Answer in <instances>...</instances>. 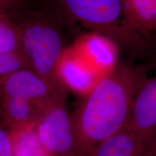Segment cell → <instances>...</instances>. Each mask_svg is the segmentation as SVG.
Wrapping results in <instances>:
<instances>
[{
  "mask_svg": "<svg viewBox=\"0 0 156 156\" xmlns=\"http://www.w3.org/2000/svg\"><path fill=\"white\" fill-rule=\"evenodd\" d=\"M144 82L137 70L118 67L83 96L71 114L74 156H88L99 143L125 127L134 97Z\"/></svg>",
  "mask_w": 156,
  "mask_h": 156,
  "instance_id": "obj_1",
  "label": "cell"
},
{
  "mask_svg": "<svg viewBox=\"0 0 156 156\" xmlns=\"http://www.w3.org/2000/svg\"><path fill=\"white\" fill-rule=\"evenodd\" d=\"M20 34V53L27 67L56 90L67 93L58 75V67L67 47L61 21L46 10L27 6L12 12Z\"/></svg>",
  "mask_w": 156,
  "mask_h": 156,
  "instance_id": "obj_2",
  "label": "cell"
},
{
  "mask_svg": "<svg viewBox=\"0 0 156 156\" xmlns=\"http://www.w3.org/2000/svg\"><path fill=\"white\" fill-rule=\"evenodd\" d=\"M44 10L60 21L76 20L99 31L114 32L126 19L123 0H43ZM124 21V20H123Z\"/></svg>",
  "mask_w": 156,
  "mask_h": 156,
  "instance_id": "obj_3",
  "label": "cell"
},
{
  "mask_svg": "<svg viewBox=\"0 0 156 156\" xmlns=\"http://www.w3.org/2000/svg\"><path fill=\"white\" fill-rule=\"evenodd\" d=\"M0 96L24 99L45 116L55 107L64 104L66 93L56 90L36 73L25 68L0 78Z\"/></svg>",
  "mask_w": 156,
  "mask_h": 156,
  "instance_id": "obj_4",
  "label": "cell"
},
{
  "mask_svg": "<svg viewBox=\"0 0 156 156\" xmlns=\"http://www.w3.org/2000/svg\"><path fill=\"white\" fill-rule=\"evenodd\" d=\"M39 141L49 156H74L75 140L71 114L65 104L55 107L35 125Z\"/></svg>",
  "mask_w": 156,
  "mask_h": 156,
  "instance_id": "obj_5",
  "label": "cell"
},
{
  "mask_svg": "<svg viewBox=\"0 0 156 156\" xmlns=\"http://www.w3.org/2000/svg\"><path fill=\"white\" fill-rule=\"evenodd\" d=\"M58 75L67 90L82 96L88 94L104 77L72 46L64 51L58 64Z\"/></svg>",
  "mask_w": 156,
  "mask_h": 156,
  "instance_id": "obj_6",
  "label": "cell"
},
{
  "mask_svg": "<svg viewBox=\"0 0 156 156\" xmlns=\"http://www.w3.org/2000/svg\"><path fill=\"white\" fill-rule=\"evenodd\" d=\"M103 77L116 68L118 52L115 43L100 33L84 35L72 46Z\"/></svg>",
  "mask_w": 156,
  "mask_h": 156,
  "instance_id": "obj_7",
  "label": "cell"
},
{
  "mask_svg": "<svg viewBox=\"0 0 156 156\" xmlns=\"http://www.w3.org/2000/svg\"><path fill=\"white\" fill-rule=\"evenodd\" d=\"M126 126L142 137H156V76L136 92Z\"/></svg>",
  "mask_w": 156,
  "mask_h": 156,
  "instance_id": "obj_8",
  "label": "cell"
},
{
  "mask_svg": "<svg viewBox=\"0 0 156 156\" xmlns=\"http://www.w3.org/2000/svg\"><path fill=\"white\" fill-rule=\"evenodd\" d=\"M156 137L145 138L125 126L99 143L88 156H153Z\"/></svg>",
  "mask_w": 156,
  "mask_h": 156,
  "instance_id": "obj_9",
  "label": "cell"
},
{
  "mask_svg": "<svg viewBox=\"0 0 156 156\" xmlns=\"http://www.w3.org/2000/svg\"><path fill=\"white\" fill-rule=\"evenodd\" d=\"M129 23L141 30L156 28V0H123Z\"/></svg>",
  "mask_w": 156,
  "mask_h": 156,
  "instance_id": "obj_10",
  "label": "cell"
},
{
  "mask_svg": "<svg viewBox=\"0 0 156 156\" xmlns=\"http://www.w3.org/2000/svg\"><path fill=\"white\" fill-rule=\"evenodd\" d=\"M35 126L12 134V156H49L39 141Z\"/></svg>",
  "mask_w": 156,
  "mask_h": 156,
  "instance_id": "obj_11",
  "label": "cell"
},
{
  "mask_svg": "<svg viewBox=\"0 0 156 156\" xmlns=\"http://www.w3.org/2000/svg\"><path fill=\"white\" fill-rule=\"evenodd\" d=\"M12 53H20V40L18 28L9 12L0 15V54Z\"/></svg>",
  "mask_w": 156,
  "mask_h": 156,
  "instance_id": "obj_12",
  "label": "cell"
},
{
  "mask_svg": "<svg viewBox=\"0 0 156 156\" xmlns=\"http://www.w3.org/2000/svg\"><path fill=\"white\" fill-rule=\"evenodd\" d=\"M25 68L28 67L20 53L0 54V78Z\"/></svg>",
  "mask_w": 156,
  "mask_h": 156,
  "instance_id": "obj_13",
  "label": "cell"
},
{
  "mask_svg": "<svg viewBox=\"0 0 156 156\" xmlns=\"http://www.w3.org/2000/svg\"><path fill=\"white\" fill-rule=\"evenodd\" d=\"M12 134L0 125V156H12Z\"/></svg>",
  "mask_w": 156,
  "mask_h": 156,
  "instance_id": "obj_14",
  "label": "cell"
},
{
  "mask_svg": "<svg viewBox=\"0 0 156 156\" xmlns=\"http://www.w3.org/2000/svg\"><path fill=\"white\" fill-rule=\"evenodd\" d=\"M28 5L27 0H0V15L12 12Z\"/></svg>",
  "mask_w": 156,
  "mask_h": 156,
  "instance_id": "obj_15",
  "label": "cell"
},
{
  "mask_svg": "<svg viewBox=\"0 0 156 156\" xmlns=\"http://www.w3.org/2000/svg\"><path fill=\"white\" fill-rule=\"evenodd\" d=\"M27 1H28V3H30V1H31V0H27Z\"/></svg>",
  "mask_w": 156,
  "mask_h": 156,
  "instance_id": "obj_16",
  "label": "cell"
},
{
  "mask_svg": "<svg viewBox=\"0 0 156 156\" xmlns=\"http://www.w3.org/2000/svg\"><path fill=\"white\" fill-rule=\"evenodd\" d=\"M153 156H156V151H155V154H154Z\"/></svg>",
  "mask_w": 156,
  "mask_h": 156,
  "instance_id": "obj_17",
  "label": "cell"
}]
</instances>
